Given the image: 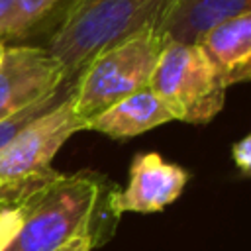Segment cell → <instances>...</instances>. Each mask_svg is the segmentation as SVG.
I'll use <instances>...</instances> for the list:
<instances>
[{
    "mask_svg": "<svg viewBox=\"0 0 251 251\" xmlns=\"http://www.w3.org/2000/svg\"><path fill=\"white\" fill-rule=\"evenodd\" d=\"M114 190L96 173H57L20 200L24 226L6 251H53L82 229H92L100 245L120 220L110 204Z\"/></svg>",
    "mask_w": 251,
    "mask_h": 251,
    "instance_id": "1",
    "label": "cell"
},
{
    "mask_svg": "<svg viewBox=\"0 0 251 251\" xmlns=\"http://www.w3.org/2000/svg\"><path fill=\"white\" fill-rule=\"evenodd\" d=\"M173 4L175 0H71L45 49L73 82L104 49L145 29H159Z\"/></svg>",
    "mask_w": 251,
    "mask_h": 251,
    "instance_id": "2",
    "label": "cell"
},
{
    "mask_svg": "<svg viewBox=\"0 0 251 251\" xmlns=\"http://www.w3.org/2000/svg\"><path fill=\"white\" fill-rule=\"evenodd\" d=\"M82 129L84 120L75 112L71 86L55 106L31 120L0 149V202H18L51 180L57 175L51 167L53 157Z\"/></svg>",
    "mask_w": 251,
    "mask_h": 251,
    "instance_id": "3",
    "label": "cell"
},
{
    "mask_svg": "<svg viewBox=\"0 0 251 251\" xmlns=\"http://www.w3.org/2000/svg\"><path fill=\"white\" fill-rule=\"evenodd\" d=\"M167 39L159 29L135 33L98 53L73 80V104L86 122L114 102L149 86Z\"/></svg>",
    "mask_w": 251,
    "mask_h": 251,
    "instance_id": "4",
    "label": "cell"
},
{
    "mask_svg": "<svg viewBox=\"0 0 251 251\" xmlns=\"http://www.w3.org/2000/svg\"><path fill=\"white\" fill-rule=\"evenodd\" d=\"M149 88L173 120L202 126L224 108L227 86L198 43L167 41L151 73Z\"/></svg>",
    "mask_w": 251,
    "mask_h": 251,
    "instance_id": "5",
    "label": "cell"
},
{
    "mask_svg": "<svg viewBox=\"0 0 251 251\" xmlns=\"http://www.w3.org/2000/svg\"><path fill=\"white\" fill-rule=\"evenodd\" d=\"M69 82L63 67L45 47H6L0 65V120L57 94Z\"/></svg>",
    "mask_w": 251,
    "mask_h": 251,
    "instance_id": "6",
    "label": "cell"
},
{
    "mask_svg": "<svg viewBox=\"0 0 251 251\" xmlns=\"http://www.w3.org/2000/svg\"><path fill=\"white\" fill-rule=\"evenodd\" d=\"M188 178L190 173L184 167L167 163L159 153H137L129 165L127 184L112 194V212L118 218L126 212H161L182 194Z\"/></svg>",
    "mask_w": 251,
    "mask_h": 251,
    "instance_id": "7",
    "label": "cell"
},
{
    "mask_svg": "<svg viewBox=\"0 0 251 251\" xmlns=\"http://www.w3.org/2000/svg\"><path fill=\"white\" fill-rule=\"evenodd\" d=\"M196 43L210 57L226 86L251 80V12L216 24Z\"/></svg>",
    "mask_w": 251,
    "mask_h": 251,
    "instance_id": "8",
    "label": "cell"
},
{
    "mask_svg": "<svg viewBox=\"0 0 251 251\" xmlns=\"http://www.w3.org/2000/svg\"><path fill=\"white\" fill-rule=\"evenodd\" d=\"M171 120L173 116L169 114L165 104L147 86L92 116L86 122L84 129L104 133L112 139H129L153 127H159Z\"/></svg>",
    "mask_w": 251,
    "mask_h": 251,
    "instance_id": "9",
    "label": "cell"
},
{
    "mask_svg": "<svg viewBox=\"0 0 251 251\" xmlns=\"http://www.w3.org/2000/svg\"><path fill=\"white\" fill-rule=\"evenodd\" d=\"M251 12V0H175L159 31L167 41L196 43L216 24Z\"/></svg>",
    "mask_w": 251,
    "mask_h": 251,
    "instance_id": "10",
    "label": "cell"
},
{
    "mask_svg": "<svg viewBox=\"0 0 251 251\" xmlns=\"http://www.w3.org/2000/svg\"><path fill=\"white\" fill-rule=\"evenodd\" d=\"M61 2L63 0H18L6 39L25 35L33 25H37L43 18H47Z\"/></svg>",
    "mask_w": 251,
    "mask_h": 251,
    "instance_id": "11",
    "label": "cell"
},
{
    "mask_svg": "<svg viewBox=\"0 0 251 251\" xmlns=\"http://www.w3.org/2000/svg\"><path fill=\"white\" fill-rule=\"evenodd\" d=\"M24 226L22 202H0V251H6Z\"/></svg>",
    "mask_w": 251,
    "mask_h": 251,
    "instance_id": "12",
    "label": "cell"
},
{
    "mask_svg": "<svg viewBox=\"0 0 251 251\" xmlns=\"http://www.w3.org/2000/svg\"><path fill=\"white\" fill-rule=\"evenodd\" d=\"M231 157L237 165V169L251 176V133L241 137L239 141H235V145L231 147Z\"/></svg>",
    "mask_w": 251,
    "mask_h": 251,
    "instance_id": "13",
    "label": "cell"
},
{
    "mask_svg": "<svg viewBox=\"0 0 251 251\" xmlns=\"http://www.w3.org/2000/svg\"><path fill=\"white\" fill-rule=\"evenodd\" d=\"M96 245H98V239H96L94 231L82 229L75 237H71L69 241H65L63 245H59L53 251H92V247H96Z\"/></svg>",
    "mask_w": 251,
    "mask_h": 251,
    "instance_id": "14",
    "label": "cell"
},
{
    "mask_svg": "<svg viewBox=\"0 0 251 251\" xmlns=\"http://www.w3.org/2000/svg\"><path fill=\"white\" fill-rule=\"evenodd\" d=\"M16 6H18V0H0V41L6 39L8 35V27L16 12Z\"/></svg>",
    "mask_w": 251,
    "mask_h": 251,
    "instance_id": "15",
    "label": "cell"
},
{
    "mask_svg": "<svg viewBox=\"0 0 251 251\" xmlns=\"http://www.w3.org/2000/svg\"><path fill=\"white\" fill-rule=\"evenodd\" d=\"M4 53H6V43L0 41V65H2V59H4Z\"/></svg>",
    "mask_w": 251,
    "mask_h": 251,
    "instance_id": "16",
    "label": "cell"
}]
</instances>
